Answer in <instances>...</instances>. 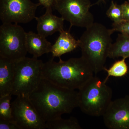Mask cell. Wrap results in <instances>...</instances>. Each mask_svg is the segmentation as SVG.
<instances>
[{"label": "cell", "instance_id": "cell-1", "mask_svg": "<svg viewBox=\"0 0 129 129\" xmlns=\"http://www.w3.org/2000/svg\"><path fill=\"white\" fill-rule=\"evenodd\" d=\"M29 98L46 123L70 113L78 107V92L55 85L45 79H42Z\"/></svg>", "mask_w": 129, "mask_h": 129}, {"label": "cell", "instance_id": "cell-2", "mask_svg": "<svg viewBox=\"0 0 129 129\" xmlns=\"http://www.w3.org/2000/svg\"><path fill=\"white\" fill-rule=\"evenodd\" d=\"M54 58L44 63L42 78L60 87L72 90H79L94 76V73L83 57L72 58L58 62Z\"/></svg>", "mask_w": 129, "mask_h": 129}, {"label": "cell", "instance_id": "cell-3", "mask_svg": "<svg viewBox=\"0 0 129 129\" xmlns=\"http://www.w3.org/2000/svg\"><path fill=\"white\" fill-rule=\"evenodd\" d=\"M79 40L82 56L96 75L104 70L112 40L113 32L101 23H94L87 28Z\"/></svg>", "mask_w": 129, "mask_h": 129}, {"label": "cell", "instance_id": "cell-4", "mask_svg": "<svg viewBox=\"0 0 129 129\" xmlns=\"http://www.w3.org/2000/svg\"><path fill=\"white\" fill-rule=\"evenodd\" d=\"M78 90V104L81 111L92 117L103 116L112 101L111 88L94 76Z\"/></svg>", "mask_w": 129, "mask_h": 129}, {"label": "cell", "instance_id": "cell-5", "mask_svg": "<svg viewBox=\"0 0 129 129\" xmlns=\"http://www.w3.org/2000/svg\"><path fill=\"white\" fill-rule=\"evenodd\" d=\"M12 95L29 97L40 83L44 63L34 57L23 58L14 62Z\"/></svg>", "mask_w": 129, "mask_h": 129}, {"label": "cell", "instance_id": "cell-6", "mask_svg": "<svg viewBox=\"0 0 129 129\" xmlns=\"http://www.w3.org/2000/svg\"><path fill=\"white\" fill-rule=\"evenodd\" d=\"M26 33L18 24L2 23L0 27V57L14 62L27 53Z\"/></svg>", "mask_w": 129, "mask_h": 129}, {"label": "cell", "instance_id": "cell-7", "mask_svg": "<svg viewBox=\"0 0 129 129\" xmlns=\"http://www.w3.org/2000/svg\"><path fill=\"white\" fill-rule=\"evenodd\" d=\"M93 5L90 0H54L53 8L62 17L73 26L87 28L94 23V17L90 12Z\"/></svg>", "mask_w": 129, "mask_h": 129}, {"label": "cell", "instance_id": "cell-8", "mask_svg": "<svg viewBox=\"0 0 129 129\" xmlns=\"http://www.w3.org/2000/svg\"><path fill=\"white\" fill-rule=\"evenodd\" d=\"M40 6L31 0H0V19L2 23H27Z\"/></svg>", "mask_w": 129, "mask_h": 129}, {"label": "cell", "instance_id": "cell-9", "mask_svg": "<svg viewBox=\"0 0 129 129\" xmlns=\"http://www.w3.org/2000/svg\"><path fill=\"white\" fill-rule=\"evenodd\" d=\"M12 119L20 129H45L46 123L42 120L27 97L17 96L11 103Z\"/></svg>", "mask_w": 129, "mask_h": 129}, {"label": "cell", "instance_id": "cell-10", "mask_svg": "<svg viewBox=\"0 0 129 129\" xmlns=\"http://www.w3.org/2000/svg\"><path fill=\"white\" fill-rule=\"evenodd\" d=\"M109 129H129V96L112 101L103 116Z\"/></svg>", "mask_w": 129, "mask_h": 129}, {"label": "cell", "instance_id": "cell-11", "mask_svg": "<svg viewBox=\"0 0 129 129\" xmlns=\"http://www.w3.org/2000/svg\"><path fill=\"white\" fill-rule=\"evenodd\" d=\"M37 21V30L38 34L46 37L57 32L64 30V19L52 13V8H46L45 13L39 17H36Z\"/></svg>", "mask_w": 129, "mask_h": 129}, {"label": "cell", "instance_id": "cell-12", "mask_svg": "<svg viewBox=\"0 0 129 129\" xmlns=\"http://www.w3.org/2000/svg\"><path fill=\"white\" fill-rule=\"evenodd\" d=\"M15 63L0 57V96L12 95Z\"/></svg>", "mask_w": 129, "mask_h": 129}, {"label": "cell", "instance_id": "cell-13", "mask_svg": "<svg viewBox=\"0 0 129 129\" xmlns=\"http://www.w3.org/2000/svg\"><path fill=\"white\" fill-rule=\"evenodd\" d=\"M26 44L28 52L37 58L51 52V44L46 37L39 34L29 31L26 33Z\"/></svg>", "mask_w": 129, "mask_h": 129}, {"label": "cell", "instance_id": "cell-14", "mask_svg": "<svg viewBox=\"0 0 129 129\" xmlns=\"http://www.w3.org/2000/svg\"><path fill=\"white\" fill-rule=\"evenodd\" d=\"M79 40H76L69 31L63 30L52 47V57H60L63 54L72 51L79 47Z\"/></svg>", "mask_w": 129, "mask_h": 129}, {"label": "cell", "instance_id": "cell-15", "mask_svg": "<svg viewBox=\"0 0 129 129\" xmlns=\"http://www.w3.org/2000/svg\"><path fill=\"white\" fill-rule=\"evenodd\" d=\"M119 57L129 58V36L122 33L118 34L116 41L111 45L108 55L110 58Z\"/></svg>", "mask_w": 129, "mask_h": 129}, {"label": "cell", "instance_id": "cell-16", "mask_svg": "<svg viewBox=\"0 0 129 129\" xmlns=\"http://www.w3.org/2000/svg\"><path fill=\"white\" fill-rule=\"evenodd\" d=\"M46 128L48 129H81L82 128L76 118L73 117L64 119L61 117L46 122Z\"/></svg>", "mask_w": 129, "mask_h": 129}, {"label": "cell", "instance_id": "cell-17", "mask_svg": "<svg viewBox=\"0 0 129 129\" xmlns=\"http://www.w3.org/2000/svg\"><path fill=\"white\" fill-rule=\"evenodd\" d=\"M127 58H122L121 60L116 61L109 69L105 68L104 70L107 73V77L103 80L106 83L109 77H122L125 76L129 71L128 67L126 63L125 60Z\"/></svg>", "mask_w": 129, "mask_h": 129}, {"label": "cell", "instance_id": "cell-18", "mask_svg": "<svg viewBox=\"0 0 129 129\" xmlns=\"http://www.w3.org/2000/svg\"><path fill=\"white\" fill-rule=\"evenodd\" d=\"M11 94L0 96V119H12Z\"/></svg>", "mask_w": 129, "mask_h": 129}, {"label": "cell", "instance_id": "cell-19", "mask_svg": "<svg viewBox=\"0 0 129 129\" xmlns=\"http://www.w3.org/2000/svg\"><path fill=\"white\" fill-rule=\"evenodd\" d=\"M106 14L113 22V23L118 24L124 21L121 5H118L113 1L111 2Z\"/></svg>", "mask_w": 129, "mask_h": 129}, {"label": "cell", "instance_id": "cell-20", "mask_svg": "<svg viewBox=\"0 0 129 129\" xmlns=\"http://www.w3.org/2000/svg\"><path fill=\"white\" fill-rule=\"evenodd\" d=\"M113 33L119 32L129 36V21H123L118 24L113 23L111 29Z\"/></svg>", "mask_w": 129, "mask_h": 129}, {"label": "cell", "instance_id": "cell-21", "mask_svg": "<svg viewBox=\"0 0 129 129\" xmlns=\"http://www.w3.org/2000/svg\"><path fill=\"white\" fill-rule=\"evenodd\" d=\"M0 129H20L18 125L13 119H0Z\"/></svg>", "mask_w": 129, "mask_h": 129}, {"label": "cell", "instance_id": "cell-22", "mask_svg": "<svg viewBox=\"0 0 129 129\" xmlns=\"http://www.w3.org/2000/svg\"><path fill=\"white\" fill-rule=\"evenodd\" d=\"M121 6L124 21H129V2H125Z\"/></svg>", "mask_w": 129, "mask_h": 129}, {"label": "cell", "instance_id": "cell-23", "mask_svg": "<svg viewBox=\"0 0 129 129\" xmlns=\"http://www.w3.org/2000/svg\"><path fill=\"white\" fill-rule=\"evenodd\" d=\"M41 5H42L46 8H53L54 0H39Z\"/></svg>", "mask_w": 129, "mask_h": 129}, {"label": "cell", "instance_id": "cell-24", "mask_svg": "<svg viewBox=\"0 0 129 129\" xmlns=\"http://www.w3.org/2000/svg\"><path fill=\"white\" fill-rule=\"evenodd\" d=\"M101 3H106V1H105V0H98L97 2L95 3V4H99Z\"/></svg>", "mask_w": 129, "mask_h": 129}, {"label": "cell", "instance_id": "cell-25", "mask_svg": "<svg viewBox=\"0 0 129 129\" xmlns=\"http://www.w3.org/2000/svg\"><path fill=\"white\" fill-rule=\"evenodd\" d=\"M128 1L129 2V0H128Z\"/></svg>", "mask_w": 129, "mask_h": 129}]
</instances>
